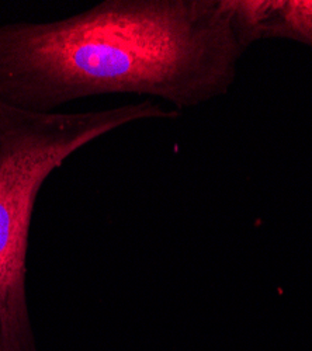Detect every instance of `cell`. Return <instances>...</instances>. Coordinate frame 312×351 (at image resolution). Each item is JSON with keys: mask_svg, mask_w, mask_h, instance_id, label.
<instances>
[{"mask_svg": "<svg viewBox=\"0 0 312 351\" xmlns=\"http://www.w3.org/2000/svg\"><path fill=\"white\" fill-rule=\"evenodd\" d=\"M180 112L147 99L82 112H30L0 101V351H40L27 291L36 206L47 180L101 136Z\"/></svg>", "mask_w": 312, "mask_h": 351, "instance_id": "obj_2", "label": "cell"}, {"mask_svg": "<svg viewBox=\"0 0 312 351\" xmlns=\"http://www.w3.org/2000/svg\"><path fill=\"white\" fill-rule=\"evenodd\" d=\"M246 51L226 0H104L60 20L0 24V101L49 114L139 95L182 112L228 93Z\"/></svg>", "mask_w": 312, "mask_h": 351, "instance_id": "obj_1", "label": "cell"}, {"mask_svg": "<svg viewBox=\"0 0 312 351\" xmlns=\"http://www.w3.org/2000/svg\"><path fill=\"white\" fill-rule=\"evenodd\" d=\"M262 40H290L312 48V0H266Z\"/></svg>", "mask_w": 312, "mask_h": 351, "instance_id": "obj_3", "label": "cell"}]
</instances>
